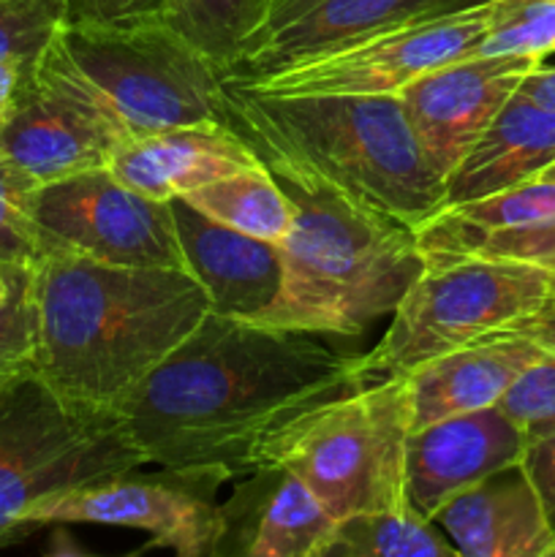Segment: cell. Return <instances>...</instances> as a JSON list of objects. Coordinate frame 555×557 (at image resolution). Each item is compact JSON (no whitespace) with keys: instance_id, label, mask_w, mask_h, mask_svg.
I'll return each mask as SVG.
<instances>
[{"instance_id":"obj_12","label":"cell","mask_w":555,"mask_h":557,"mask_svg":"<svg viewBox=\"0 0 555 557\" xmlns=\"http://www.w3.org/2000/svg\"><path fill=\"white\" fill-rule=\"evenodd\" d=\"M488 0H267L259 25L234 58L232 79H254L354 41L471 9Z\"/></svg>"},{"instance_id":"obj_4","label":"cell","mask_w":555,"mask_h":557,"mask_svg":"<svg viewBox=\"0 0 555 557\" xmlns=\"http://www.w3.org/2000/svg\"><path fill=\"white\" fill-rule=\"evenodd\" d=\"M281 185L294 221L281 243V288L256 324L354 337L395 313L428 267L417 232L324 185Z\"/></svg>"},{"instance_id":"obj_31","label":"cell","mask_w":555,"mask_h":557,"mask_svg":"<svg viewBox=\"0 0 555 557\" xmlns=\"http://www.w3.org/2000/svg\"><path fill=\"white\" fill-rule=\"evenodd\" d=\"M177 0H69V22H128L166 16Z\"/></svg>"},{"instance_id":"obj_15","label":"cell","mask_w":555,"mask_h":557,"mask_svg":"<svg viewBox=\"0 0 555 557\" xmlns=\"http://www.w3.org/2000/svg\"><path fill=\"white\" fill-rule=\"evenodd\" d=\"M417 243L428 264L484 256L555 270V183L533 180L520 188L444 207L417 228Z\"/></svg>"},{"instance_id":"obj_37","label":"cell","mask_w":555,"mask_h":557,"mask_svg":"<svg viewBox=\"0 0 555 557\" xmlns=\"http://www.w3.org/2000/svg\"><path fill=\"white\" fill-rule=\"evenodd\" d=\"M539 180H547V183H555V163H553V166L544 169V172L539 174Z\"/></svg>"},{"instance_id":"obj_17","label":"cell","mask_w":555,"mask_h":557,"mask_svg":"<svg viewBox=\"0 0 555 557\" xmlns=\"http://www.w3.org/2000/svg\"><path fill=\"white\" fill-rule=\"evenodd\" d=\"M256 163L259 156L232 125L190 123L120 136L107 169L136 194L172 201Z\"/></svg>"},{"instance_id":"obj_11","label":"cell","mask_w":555,"mask_h":557,"mask_svg":"<svg viewBox=\"0 0 555 557\" xmlns=\"http://www.w3.org/2000/svg\"><path fill=\"white\" fill-rule=\"evenodd\" d=\"M36 221L44 250H65L112 267L188 272L172 201L136 194L107 166L41 185Z\"/></svg>"},{"instance_id":"obj_28","label":"cell","mask_w":555,"mask_h":557,"mask_svg":"<svg viewBox=\"0 0 555 557\" xmlns=\"http://www.w3.org/2000/svg\"><path fill=\"white\" fill-rule=\"evenodd\" d=\"M33 267H5L9 292L0 297V384L30 373L36 362Z\"/></svg>"},{"instance_id":"obj_14","label":"cell","mask_w":555,"mask_h":557,"mask_svg":"<svg viewBox=\"0 0 555 557\" xmlns=\"http://www.w3.org/2000/svg\"><path fill=\"white\" fill-rule=\"evenodd\" d=\"M526 449V435L498 406L411 430L406 444L408 506L435 522L452 498L522 462Z\"/></svg>"},{"instance_id":"obj_32","label":"cell","mask_w":555,"mask_h":557,"mask_svg":"<svg viewBox=\"0 0 555 557\" xmlns=\"http://www.w3.org/2000/svg\"><path fill=\"white\" fill-rule=\"evenodd\" d=\"M522 468H526L528 479H531L533 490L542 500L544 517H547V525L555 536V435L528 444Z\"/></svg>"},{"instance_id":"obj_24","label":"cell","mask_w":555,"mask_h":557,"mask_svg":"<svg viewBox=\"0 0 555 557\" xmlns=\"http://www.w3.org/2000/svg\"><path fill=\"white\" fill-rule=\"evenodd\" d=\"M326 557H460L435 522L417 511H370L337 520Z\"/></svg>"},{"instance_id":"obj_22","label":"cell","mask_w":555,"mask_h":557,"mask_svg":"<svg viewBox=\"0 0 555 557\" xmlns=\"http://www.w3.org/2000/svg\"><path fill=\"white\" fill-rule=\"evenodd\" d=\"M555 163V109L515 96L446 180V207L533 183Z\"/></svg>"},{"instance_id":"obj_27","label":"cell","mask_w":555,"mask_h":557,"mask_svg":"<svg viewBox=\"0 0 555 557\" xmlns=\"http://www.w3.org/2000/svg\"><path fill=\"white\" fill-rule=\"evenodd\" d=\"M479 54H555V0H493Z\"/></svg>"},{"instance_id":"obj_21","label":"cell","mask_w":555,"mask_h":557,"mask_svg":"<svg viewBox=\"0 0 555 557\" xmlns=\"http://www.w3.org/2000/svg\"><path fill=\"white\" fill-rule=\"evenodd\" d=\"M544 348L522 332L484 337L419 364L406 375L411 392V430L460 413L498 406L511 381Z\"/></svg>"},{"instance_id":"obj_2","label":"cell","mask_w":555,"mask_h":557,"mask_svg":"<svg viewBox=\"0 0 555 557\" xmlns=\"http://www.w3.org/2000/svg\"><path fill=\"white\" fill-rule=\"evenodd\" d=\"M36 362L60 397L118 413L210 313L188 272L112 267L65 250L33 264Z\"/></svg>"},{"instance_id":"obj_30","label":"cell","mask_w":555,"mask_h":557,"mask_svg":"<svg viewBox=\"0 0 555 557\" xmlns=\"http://www.w3.org/2000/svg\"><path fill=\"white\" fill-rule=\"evenodd\" d=\"M69 22V0H0V60H36Z\"/></svg>"},{"instance_id":"obj_20","label":"cell","mask_w":555,"mask_h":557,"mask_svg":"<svg viewBox=\"0 0 555 557\" xmlns=\"http://www.w3.org/2000/svg\"><path fill=\"white\" fill-rule=\"evenodd\" d=\"M435 525L460 557H555V536L522 462L452 498Z\"/></svg>"},{"instance_id":"obj_5","label":"cell","mask_w":555,"mask_h":557,"mask_svg":"<svg viewBox=\"0 0 555 557\" xmlns=\"http://www.w3.org/2000/svg\"><path fill=\"white\" fill-rule=\"evenodd\" d=\"M36 65L118 136L226 123V71L166 16L65 22Z\"/></svg>"},{"instance_id":"obj_25","label":"cell","mask_w":555,"mask_h":557,"mask_svg":"<svg viewBox=\"0 0 555 557\" xmlns=\"http://www.w3.org/2000/svg\"><path fill=\"white\" fill-rule=\"evenodd\" d=\"M264 9L267 0H177L169 22L229 76L245 36L259 25Z\"/></svg>"},{"instance_id":"obj_23","label":"cell","mask_w":555,"mask_h":557,"mask_svg":"<svg viewBox=\"0 0 555 557\" xmlns=\"http://www.w3.org/2000/svg\"><path fill=\"white\" fill-rule=\"evenodd\" d=\"M185 205L229 228L281 245L294 221V205L281 180L264 166L237 169L183 196Z\"/></svg>"},{"instance_id":"obj_9","label":"cell","mask_w":555,"mask_h":557,"mask_svg":"<svg viewBox=\"0 0 555 557\" xmlns=\"http://www.w3.org/2000/svg\"><path fill=\"white\" fill-rule=\"evenodd\" d=\"M490 14L493 0L408 22L254 79H226L261 96H397L428 71L477 52Z\"/></svg>"},{"instance_id":"obj_3","label":"cell","mask_w":555,"mask_h":557,"mask_svg":"<svg viewBox=\"0 0 555 557\" xmlns=\"http://www.w3.org/2000/svg\"><path fill=\"white\" fill-rule=\"evenodd\" d=\"M226 125L288 183L324 185L417 232L446 207L397 96H261L226 79Z\"/></svg>"},{"instance_id":"obj_35","label":"cell","mask_w":555,"mask_h":557,"mask_svg":"<svg viewBox=\"0 0 555 557\" xmlns=\"http://www.w3.org/2000/svg\"><path fill=\"white\" fill-rule=\"evenodd\" d=\"M520 332L531 337V341H536L542 348H547V351H555V308Z\"/></svg>"},{"instance_id":"obj_16","label":"cell","mask_w":555,"mask_h":557,"mask_svg":"<svg viewBox=\"0 0 555 557\" xmlns=\"http://www.w3.org/2000/svg\"><path fill=\"white\" fill-rule=\"evenodd\" d=\"M120 136L33 63L20 103L0 134V152L47 185L107 166Z\"/></svg>"},{"instance_id":"obj_8","label":"cell","mask_w":555,"mask_h":557,"mask_svg":"<svg viewBox=\"0 0 555 557\" xmlns=\"http://www.w3.org/2000/svg\"><path fill=\"white\" fill-rule=\"evenodd\" d=\"M136 468L147 460L118 413L74 406L33 370L0 384V544L41 500Z\"/></svg>"},{"instance_id":"obj_6","label":"cell","mask_w":555,"mask_h":557,"mask_svg":"<svg viewBox=\"0 0 555 557\" xmlns=\"http://www.w3.org/2000/svg\"><path fill=\"white\" fill-rule=\"evenodd\" d=\"M411 428L408 379L379 375L297 419L270 449L267 468L303 479L337 520L411 511L406 495Z\"/></svg>"},{"instance_id":"obj_7","label":"cell","mask_w":555,"mask_h":557,"mask_svg":"<svg viewBox=\"0 0 555 557\" xmlns=\"http://www.w3.org/2000/svg\"><path fill=\"white\" fill-rule=\"evenodd\" d=\"M555 308V270L511 259L433 261L392 313L384 337L362 354L370 379L419 364L484 337L526 330Z\"/></svg>"},{"instance_id":"obj_26","label":"cell","mask_w":555,"mask_h":557,"mask_svg":"<svg viewBox=\"0 0 555 557\" xmlns=\"http://www.w3.org/2000/svg\"><path fill=\"white\" fill-rule=\"evenodd\" d=\"M41 183L0 152V264L33 267L44 253L36 221Z\"/></svg>"},{"instance_id":"obj_18","label":"cell","mask_w":555,"mask_h":557,"mask_svg":"<svg viewBox=\"0 0 555 557\" xmlns=\"http://www.w3.org/2000/svg\"><path fill=\"white\" fill-rule=\"evenodd\" d=\"M172 212L185 270L205 288L210 313L259 319L281 288V245L215 223L183 199H172Z\"/></svg>"},{"instance_id":"obj_19","label":"cell","mask_w":555,"mask_h":557,"mask_svg":"<svg viewBox=\"0 0 555 557\" xmlns=\"http://www.w3.org/2000/svg\"><path fill=\"white\" fill-rule=\"evenodd\" d=\"M223 504L226 536L218 555L326 557L337 517L303 479L283 468H264Z\"/></svg>"},{"instance_id":"obj_36","label":"cell","mask_w":555,"mask_h":557,"mask_svg":"<svg viewBox=\"0 0 555 557\" xmlns=\"http://www.w3.org/2000/svg\"><path fill=\"white\" fill-rule=\"evenodd\" d=\"M5 292H9V275H5V267L0 264V297H3Z\"/></svg>"},{"instance_id":"obj_13","label":"cell","mask_w":555,"mask_h":557,"mask_svg":"<svg viewBox=\"0 0 555 557\" xmlns=\"http://www.w3.org/2000/svg\"><path fill=\"white\" fill-rule=\"evenodd\" d=\"M539 63L544 58L536 54L473 52L428 71L397 92L419 147L444 183Z\"/></svg>"},{"instance_id":"obj_10","label":"cell","mask_w":555,"mask_h":557,"mask_svg":"<svg viewBox=\"0 0 555 557\" xmlns=\"http://www.w3.org/2000/svg\"><path fill=\"white\" fill-rule=\"evenodd\" d=\"M221 479L201 471L141 473L82 484L33 506L25 517L36 525H114L150 533L145 549H172L183 557H212L226 536V515L215 504Z\"/></svg>"},{"instance_id":"obj_1","label":"cell","mask_w":555,"mask_h":557,"mask_svg":"<svg viewBox=\"0 0 555 557\" xmlns=\"http://www.w3.org/2000/svg\"><path fill=\"white\" fill-rule=\"evenodd\" d=\"M365 381L362 357L308 332L207 313L136 386L120 419L147 466L234 482L264 471L297 419Z\"/></svg>"},{"instance_id":"obj_34","label":"cell","mask_w":555,"mask_h":557,"mask_svg":"<svg viewBox=\"0 0 555 557\" xmlns=\"http://www.w3.org/2000/svg\"><path fill=\"white\" fill-rule=\"evenodd\" d=\"M517 92L531 98V101L542 103V107L555 109V65L539 63L536 69L528 71V74L522 76Z\"/></svg>"},{"instance_id":"obj_29","label":"cell","mask_w":555,"mask_h":557,"mask_svg":"<svg viewBox=\"0 0 555 557\" xmlns=\"http://www.w3.org/2000/svg\"><path fill=\"white\" fill-rule=\"evenodd\" d=\"M498 408L520 428L528 444L555 435V351L544 348L511 381Z\"/></svg>"},{"instance_id":"obj_33","label":"cell","mask_w":555,"mask_h":557,"mask_svg":"<svg viewBox=\"0 0 555 557\" xmlns=\"http://www.w3.org/2000/svg\"><path fill=\"white\" fill-rule=\"evenodd\" d=\"M36 60H0V134L9 125Z\"/></svg>"}]
</instances>
